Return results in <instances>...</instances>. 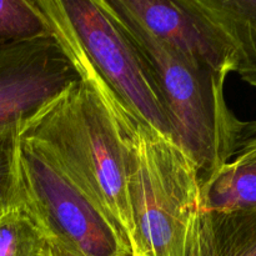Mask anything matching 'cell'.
Listing matches in <instances>:
<instances>
[{
  "label": "cell",
  "instance_id": "6da1fadb",
  "mask_svg": "<svg viewBox=\"0 0 256 256\" xmlns=\"http://www.w3.org/2000/svg\"><path fill=\"white\" fill-rule=\"evenodd\" d=\"M80 79L104 110L126 168L134 222L132 256H185L200 204V174L176 140L158 132L104 82L72 34L60 40Z\"/></svg>",
  "mask_w": 256,
  "mask_h": 256
},
{
  "label": "cell",
  "instance_id": "7a4b0ae2",
  "mask_svg": "<svg viewBox=\"0 0 256 256\" xmlns=\"http://www.w3.org/2000/svg\"><path fill=\"white\" fill-rule=\"evenodd\" d=\"M18 136L42 150L134 245L124 155L102 105L79 79L35 112Z\"/></svg>",
  "mask_w": 256,
  "mask_h": 256
},
{
  "label": "cell",
  "instance_id": "3957f363",
  "mask_svg": "<svg viewBox=\"0 0 256 256\" xmlns=\"http://www.w3.org/2000/svg\"><path fill=\"white\" fill-rule=\"evenodd\" d=\"M146 62L169 116L178 144L196 165L200 182L232 156L238 118L229 109L226 75L192 62L120 12L99 0Z\"/></svg>",
  "mask_w": 256,
  "mask_h": 256
},
{
  "label": "cell",
  "instance_id": "277c9868",
  "mask_svg": "<svg viewBox=\"0 0 256 256\" xmlns=\"http://www.w3.org/2000/svg\"><path fill=\"white\" fill-rule=\"evenodd\" d=\"M19 206L60 256H132L122 229L34 144L18 136Z\"/></svg>",
  "mask_w": 256,
  "mask_h": 256
},
{
  "label": "cell",
  "instance_id": "5b68a950",
  "mask_svg": "<svg viewBox=\"0 0 256 256\" xmlns=\"http://www.w3.org/2000/svg\"><path fill=\"white\" fill-rule=\"evenodd\" d=\"M88 59L115 94L154 129L174 138L146 62L99 0H59Z\"/></svg>",
  "mask_w": 256,
  "mask_h": 256
},
{
  "label": "cell",
  "instance_id": "8992f818",
  "mask_svg": "<svg viewBox=\"0 0 256 256\" xmlns=\"http://www.w3.org/2000/svg\"><path fill=\"white\" fill-rule=\"evenodd\" d=\"M79 79L52 34L0 44V134H18L26 120Z\"/></svg>",
  "mask_w": 256,
  "mask_h": 256
},
{
  "label": "cell",
  "instance_id": "52a82bcc",
  "mask_svg": "<svg viewBox=\"0 0 256 256\" xmlns=\"http://www.w3.org/2000/svg\"><path fill=\"white\" fill-rule=\"evenodd\" d=\"M148 34L192 62L222 75L234 72V56L182 0H110Z\"/></svg>",
  "mask_w": 256,
  "mask_h": 256
},
{
  "label": "cell",
  "instance_id": "ba28073f",
  "mask_svg": "<svg viewBox=\"0 0 256 256\" xmlns=\"http://www.w3.org/2000/svg\"><path fill=\"white\" fill-rule=\"evenodd\" d=\"M234 56V72L256 89V0H182Z\"/></svg>",
  "mask_w": 256,
  "mask_h": 256
},
{
  "label": "cell",
  "instance_id": "9c48e42d",
  "mask_svg": "<svg viewBox=\"0 0 256 256\" xmlns=\"http://www.w3.org/2000/svg\"><path fill=\"white\" fill-rule=\"evenodd\" d=\"M185 256H256V210L198 208L190 222Z\"/></svg>",
  "mask_w": 256,
  "mask_h": 256
},
{
  "label": "cell",
  "instance_id": "30bf717a",
  "mask_svg": "<svg viewBox=\"0 0 256 256\" xmlns=\"http://www.w3.org/2000/svg\"><path fill=\"white\" fill-rule=\"evenodd\" d=\"M200 210H256V155L235 156L200 182Z\"/></svg>",
  "mask_w": 256,
  "mask_h": 256
},
{
  "label": "cell",
  "instance_id": "8fae6325",
  "mask_svg": "<svg viewBox=\"0 0 256 256\" xmlns=\"http://www.w3.org/2000/svg\"><path fill=\"white\" fill-rule=\"evenodd\" d=\"M0 256H52V250L22 206L0 218Z\"/></svg>",
  "mask_w": 256,
  "mask_h": 256
},
{
  "label": "cell",
  "instance_id": "7c38bea8",
  "mask_svg": "<svg viewBox=\"0 0 256 256\" xmlns=\"http://www.w3.org/2000/svg\"><path fill=\"white\" fill-rule=\"evenodd\" d=\"M49 34L34 0H0V44Z\"/></svg>",
  "mask_w": 256,
  "mask_h": 256
},
{
  "label": "cell",
  "instance_id": "4fadbf2b",
  "mask_svg": "<svg viewBox=\"0 0 256 256\" xmlns=\"http://www.w3.org/2000/svg\"><path fill=\"white\" fill-rule=\"evenodd\" d=\"M16 146L18 134H0V218L19 208Z\"/></svg>",
  "mask_w": 256,
  "mask_h": 256
},
{
  "label": "cell",
  "instance_id": "5bb4252c",
  "mask_svg": "<svg viewBox=\"0 0 256 256\" xmlns=\"http://www.w3.org/2000/svg\"><path fill=\"white\" fill-rule=\"evenodd\" d=\"M256 155V120L242 122L238 120L235 126L232 158ZM229 159V160H230Z\"/></svg>",
  "mask_w": 256,
  "mask_h": 256
},
{
  "label": "cell",
  "instance_id": "9a60e30c",
  "mask_svg": "<svg viewBox=\"0 0 256 256\" xmlns=\"http://www.w3.org/2000/svg\"><path fill=\"white\" fill-rule=\"evenodd\" d=\"M50 250H52V249H50ZM52 256H60V255H58V254H55V252H52Z\"/></svg>",
  "mask_w": 256,
  "mask_h": 256
}]
</instances>
